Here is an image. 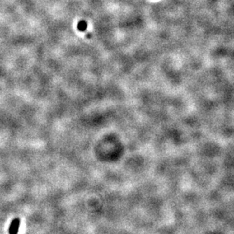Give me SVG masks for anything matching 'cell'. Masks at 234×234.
I'll return each mask as SVG.
<instances>
[{
  "label": "cell",
  "instance_id": "obj_1",
  "mask_svg": "<svg viewBox=\"0 0 234 234\" xmlns=\"http://www.w3.org/2000/svg\"><path fill=\"white\" fill-rule=\"evenodd\" d=\"M21 221L19 218H15L11 222V224L8 229V233L9 234H18V230H19Z\"/></svg>",
  "mask_w": 234,
  "mask_h": 234
},
{
  "label": "cell",
  "instance_id": "obj_2",
  "mask_svg": "<svg viewBox=\"0 0 234 234\" xmlns=\"http://www.w3.org/2000/svg\"><path fill=\"white\" fill-rule=\"evenodd\" d=\"M87 22L85 21L82 20V21H81L78 22V29L79 30H80V31H82V32L85 31L86 29H87Z\"/></svg>",
  "mask_w": 234,
  "mask_h": 234
}]
</instances>
